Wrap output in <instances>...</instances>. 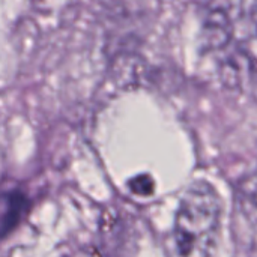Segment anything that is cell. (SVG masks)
Returning <instances> with one entry per match:
<instances>
[{
    "instance_id": "1",
    "label": "cell",
    "mask_w": 257,
    "mask_h": 257,
    "mask_svg": "<svg viewBox=\"0 0 257 257\" xmlns=\"http://www.w3.org/2000/svg\"><path fill=\"white\" fill-rule=\"evenodd\" d=\"M221 200L215 188L194 182L181 199L172 232L173 253L179 256H208L217 245L221 226Z\"/></svg>"
},
{
    "instance_id": "2",
    "label": "cell",
    "mask_w": 257,
    "mask_h": 257,
    "mask_svg": "<svg viewBox=\"0 0 257 257\" xmlns=\"http://www.w3.org/2000/svg\"><path fill=\"white\" fill-rule=\"evenodd\" d=\"M209 48L218 51L221 72L236 81L257 74V14L217 11L208 24Z\"/></svg>"
},
{
    "instance_id": "3",
    "label": "cell",
    "mask_w": 257,
    "mask_h": 257,
    "mask_svg": "<svg viewBox=\"0 0 257 257\" xmlns=\"http://www.w3.org/2000/svg\"><path fill=\"white\" fill-rule=\"evenodd\" d=\"M236 202L244 220L257 232V172L238 185Z\"/></svg>"
}]
</instances>
